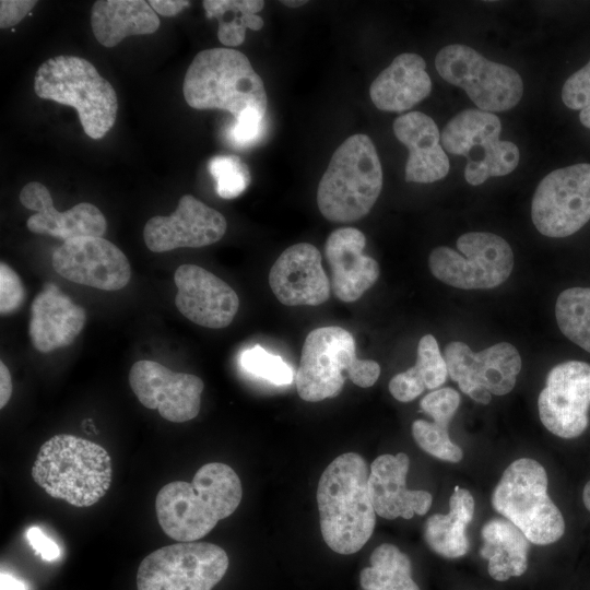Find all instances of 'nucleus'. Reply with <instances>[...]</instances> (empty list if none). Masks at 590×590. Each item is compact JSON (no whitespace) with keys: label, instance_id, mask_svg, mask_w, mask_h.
<instances>
[{"label":"nucleus","instance_id":"nucleus-43","mask_svg":"<svg viewBox=\"0 0 590 590\" xmlns=\"http://www.w3.org/2000/svg\"><path fill=\"white\" fill-rule=\"evenodd\" d=\"M27 538L35 553L40 555L44 560H54L59 557V546L47 538L39 528H31Z\"/></svg>","mask_w":590,"mask_h":590},{"label":"nucleus","instance_id":"nucleus-7","mask_svg":"<svg viewBox=\"0 0 590 590\" xmlns=\"http://www.w3.org/2000/svg\"><path fill=\"white\" fill-rule=\"evenodd\" d=\"M358 387H371L380 366L371 359H359L353 335L337 326L310 331L304 342L295 375L298 396L308 402L334 398L343 389L345 377Z\"/></svg>","mask_w":590,"mask_h":590},{"label":"nucleus","instance_id":"nucleus-39","mask_svg":"<svg viewBox=\"0 0 590 590\" xmlns=\"http://www.w3.org/2000/svg\"><path fill=\"white\" fill-rule=\"evenodd\" d=\"M25 291L17 273L5 262L0 263V314L16 311L23 304Z\"/></svg>","mask_w":590,"mask_h":590},{"label":"nucleus","instance_id":"nucleus-29","mask_svg":"<svg viewBox=\"0 0 590 590\" xmlns=\"http://www.w3.org/2000/svg\"><path fill=\"white\" fill-rule=\"evenodd\" d=\"M474 499L472 494L456 486L449 500L447 515L430 516L424 527V539L429 548L446 558L465 555L470 544L467 527L473 519Z\"/></svg>","mask_w":590,"mask_h":590},{"label":"nucleus","instance_id":"nucleus-10","mask_svg":"<svg viewBox=\"0 0 590 590\" xmlns=\"http://www.w3.org/2000/svg\"><path fill=\"white\" fill-rule=\"evenodd\" d=\"M457 249L459 252L440 246L428 258L433 275L453 287L493 288L504 283L512 271L511 247L496 234L465 233L457 239Z\"/></svg>","mask_w":590,"mask_h":590},{"label":"nucleus","instance_id":"nucleus-2","mask_svg":"<svg viewBox=\"0 0 590 590\" xmlns=\"http://www.w3.org/2000/svg\"><path fill=\"white\" fill-rule=\"evenodd\" d=\"M366 460L356 452L337 457L323 471L317 488L321 535L335 553L358 552L376 523Z\"/></svg>","mask_w":590,"mask_h":590},{"label":"nucleus","instance_id":"nucleus-47","mask_svg":"<svg viewBox=\"0 0 590 590\" xmlns=\"http://www.w3.org/2000/svg\"><path fill=\"white\" fill-rule=\"evenodd\" d=\"M579 119L582 126L590 129V105L580 110Z\"/></svg>","mask_w":590,"mask_h":590},{"label":"nucleus","instance_id":"nucleus-30","mask_svg":"<svg viewBox=\"0 0 590 590\" xmlns=\"http://www.w3.org/2000/svg\"><path fill=\"white\" fill-rule=\"evenodd\" d=\"M202 5L208 19L217 20V38L227 47L241 45L247 28L259 31L264 24L257 14L264 7L262 0H204Z\"/></svg>","mask_w":590,"mask_h":590},{"label":"nucleus","instance_id":"nucleus-32","mask_svg":"<svg viewBox=\"0 0 590 590\" xmlns=\"http://www.w3.org/2000/svg\"><path fill=\"white\" fill-rule=\"evenodd\" d=\"M555 316L562 333L590 353V287L563 291L556 300Z\"/></svg>","mask_w":590,"mask_h":590},{"label":"nucleus","instance_id":"nucleus-34","mask_svg":"<svg viewBox=\"0 0 590 590\" xmlns=\"http://www.w3.org/2000/svg\"><path fill=\"white\" fill-rule=\"evenodd\" d=\"M239 362L243 369L275 386L290 385L294 379L292 367L281 356L268 352L261 345L246 349Z\"/></svg>","mask_w":590,"mask_h":590},{"label":"nucleus","instance_id":"nucleus-5","mask_svg":"<svg viewBox=\"0 0 590 590\" xmlns=\"http://www.w3.org/2000/svg\"><path fill=\"white\" fill-rule=\"evenodd\" d=\"M381 188L382 168L371 139L353 134L334 151L318 185L317 204L331 222H354L369 213Z\"/></svg>","mask_w":590,"mask_h":590},{"label":"nucleus","instance_id":"nucleus-18","mask_svg":"<svg viewBox=\"0 0 590 590\" xmlns=\"http://www.w3.org/2000/svg\"><path fill=\"white\" fill-rule=\"evenodd\" d=\"M226 228L222 213L193 196L185 194L170 215H156L145 223L143 238L151 251L165 252L212 245L224 236Z\"/></svg>","mask_w":590,"mask_h":590},{"label":"nucleus","instance_id":"nucleus-8","mask_svg":"<svg viewBox=\"0 0 590 590\" xmlns=\"http://www.w3.org/2000/svg\"><path fill=\"white\" fill-rule=\"evenodd\" d=\"M494 509L536 545L558 541L565 520L547 494V474L536 460L521 458L504 471L492 494Z\"/></svg>","mask_w":590,"mask_h":590},{"label":"nucleus","instance_id":"nucleus-24","mask_svg":"<svg viewBox=\"0 0 590 590\" xmlns=\"http://www.w3.org/2000/svg\"><path fill=\"white\" fill-rule=\"evenodd\" d=\"M85 310L55 284H46L33 299L28 334L43 353L70 345L82 331Z\"/></svg>","mask_w":590,"mask_h":590},{"label":"nucleus","instance_id":"nucleus-37","mask_svg":"<svg viewBox=\"0 0 590 590\" xmlns=\"http://www.w3.org/2000/svg\"><path fill=\"white\" fill-rule=\"evenodd\" d=\"M460 404V394L452 388H441L427 393L420 403L421 410L438 425L448 427Z\"/></svg>","mask_w":590,"mask_h":590},{"label":"nucleus","instance_id":"nucleus-35","mask_svg":"<svg viewBox=\"0 0 590 590\" xmlns=\"http://www.w3.org/2000/svg\"><path fill=\"white\" fill-rule=\"evenodd\" d=\"M412 435L421 449L437 459L456 463L463 458L462 449L450 439L448 427L416 420L412 424Z\"/></svg>","mask_w":590,"mask_h":590},{"label":"nucleus","instance_id":"nucleus-38","mask_svg":"<svg viewBox=\"0 0 590 590\" xmlns=\"http://www.w3.org/2000/svg\"><path fill=\"white\" fill-rule=\"evenodd\" d=\"M266 115L248 110L235 119L228 129L227 138L237 148H248L259 142L263 135Z\"/></svg>","mask_w":590,"mask_h":590},{"label":"nucleus","instance_id":"nucleus-12","mask_svg":"<svg viewBox=\"0 0 590 590\" xmlns=\"http://www.w3.org/2000/svg\"><path fill=\"white\" fill-rule=\"evenodd\" d=\"M435 66L444 80L464 90L481 110L505 111L522 97L523 83L517 71L486 59L465 45L440 49Z\"/></svg>","mask_w":590,"mask_h":590},{"label":"nucleus","instance_id":"nucleus-21","mask_svg":"<svg viewBox=\"0 0 590 590\" xmlns=\"http://www.w3.org/2000/svg\"><path fill=\"white\" fill-rule=\"evenodd\" d=\"M20 202L37 213L27 220V228L35 234L49 235L64 241L79 237H103L107 222L92 203H79L66 212H59L46 186L38 181L26 184L20 193Z\"/></svg>","mask_w":590,"mask_h":590},{"label":"nucleus","instance_id":"nucleus-1","mask_svg":"<svg viewBox=\"0 0 590 590\" xmlns=\"http://www.w3.org/2000/svg\"><path fill=\"white\" fill-rule=\"evenodd\" d=\"M241 496L237 473L225 463L210 462L196 472L191 483L174 481L160 489L155 499L157 520L169 538L193 542L231 516Z\"/></svg>","mask_w":590,"mask_h":590},{"label":"nucleus","instance_id":"nucleus-46","mask_svg":"<svg viewBox=\"0 0 590 590\" xmlns=\"http://www.w3.org/2000/svg\"><path fill=\"white\" fill-rule=\"evenodd\" d=\"M0 590H27L25 583L11 575L1 573Z\"/></svg>","mask_w":590,"mask_h":590},{"label":"nucleus","instance_id":"nucleus-27","mask_svg":"<svg viewBox=\"0 0 590 590\" xmlns=\"http://www.w3.org/2000/svg\"><path fill=\"white\" fill-rule=\"evenodd\" d=\"M91 27L97 42L110 48L128 36L155 33L160 19L144 0H97L91 11Z\"/></svg>","mask_w":590,"mask_h":590},{"label":"nucleus","instance_id":"nucleus-11","mask_svg":"<svg viewBox=\"0 0 590 590\" xmlns=\"http://www.w3.org/2000/svg\"><path fill=\"white\" fill-rule=\"evenodd\" d=\"M228 568V556L208 542H178L145 556L137 590H212Z\"/></svg>","mask_w":590,"mask_h":590},{"label":"nucleus","instance_id":"nucleus-48","mask_svg":"<svg viewBox=\"0 0 590 590\" xmlns=\"http://www.w3.org/2000/svg\"><path fill=\"white\" fill-rule=\"evenodd\" d=\"M582 500L586 508L590 511V481L586 484L583 488Z\"/></svg>","mask_w":590,"mask_h":590},{"label":"nucleus","instance_id":"nucleus-49","mask_svg":"<svg viewBox=\"0 0 590 590\" xmlns=\"http://www.w3.org/2000/svg\"><path fill=\"white\" fill-rule=\"evenodd\" d=\"M281 3H283L285 7H288V8H298V7H302L304 5L305 3H307V1H304V0H286V1H281Z\"/></svg>","mask_w":590,"mask_h":590},{"label":"nucleus","instance_id":"nucleus-3","mask_svg":"<svg viewBox=\"0 0 590 590\" xmlns=\"http://www.w3.org/2000/svg\"><path fill=\"white\" fill-rule=\"evenodd\" d=\"M32 477L51 497L74 507H88L110 486L111 459L93 441L69 434L55 435L42 445Z\"/></svg>","mask_w":590,"mask_h":590},{"label":"nucleus","instance_id":"nucleus-41","mask_svg":"<svg viewBox=\"0 0 590 590\" xmlns=\"http://www.w3.org/2000/svg\"><path fill=\"white\" fill-rule=\"evenodd\" d=\"M425 389V385L416 377L411 368L397 374L389 382L390 393L400 402L413 401Z\"/></svg>","mask_w":590,"mask_h":590},{"label":"nucleus","instance_id":"nucleus-23","mask_svg":"<svg viewBox=\"0 0 590 590\" xmlns=\"http://www.w3.org/2000/svg\"><path fill=\"white\" fill-rule=\"evenodd\" d=\"M409 467L410 459L404 452L381 455L371 462L368 488L374 509L381 518L411 519L429 510L432 494L406 487Z\"/></svg>","mask_w":590,"mask_h":590},{"label":"nucleus","instance_id":"nucleus-19","mask_svg":"<svg viewBox=\"0 0 590 590\" xmlns=\"http://www.w3.org/2000/svg\"><path fill=\"white\" fill-rule=\"evenodd\" d=\"M174 281L178 290L176 307L188 320L210 329H222L233 321L239 298L219 276L199 266L182 264L175 271Z\"/></svg>","mask_w":590,"mask_h":590},{"label":"nucleus","instance_id":"nucleus-33","mask_svg":"<svg viewBox=\"0 0 590 590\" xmlns=\"http://www.w3.org/2000/svg\"><path fill=\"white\" fill-rule=\"evenodd\" d=\"M208 169L216 182V193L223 199L240 196L250 185L249 167L237 155H215L209 161Z\"/></svg>","mask_w":590,"mask_h":590},{"label":"nucleus","instance_id":"nucleus-42","mask_svg":"<svg viewBox=\"0 0 590 590\" xmlns=\"http://www.w3.org/2000/svg\"><path fill=\"white\" fill-rule=\"evenodd\" d=\"M37 4L36 0H1L0 27L16 25Z\"/></svg>","mask_w":590,"mask_h":590},{"label":"nucleus","instance_id":"nucleus-40","mask_svg":"<svg viewBox=\"0 0 590 590\" xmlns=\"http://www.w3.org/2000/svg\"><path fill=\"white\" fill-rule=\"evenodd\" d=\"M562 99L570 109H583L590 105V61L566 80Z\"/></svg>","mask_w":590,"mask_h":590},{"label":"nucleus","instance_id":"nucleus-6","mask_svg":"<svg viewBox=\"0 0 590 590\" xmlns=\"http://www.w3.org/2000/svg\"><path fill=\"white\" fill-rule=\"evenodd\" d=\"M34 91L40 98L76 109L84 132L94 140L102 139L116 121V91L84 58L47 59L36 71Z\"/></svg>","mask_w":590,"mask_h":590},{"label":"nucleus","instance_id":"nucleus-13","mask_svg":"<svg viewBox=\"0 0 590 590\" xmlns=\"http://www.w3.org/2000/svg\"><path fill=\"white\" fill-rule=\"evenodd\" d=\"M536 229L553 238L567 237L590 221V164L555 169L538 185L531 203Z\"/></svg>","mask_w":590,"mask_h":590},{"label":"nucleus","instance_id":"nucleus-17","mask_svg":"<svg viewBox=\"0 0 590 590\" xmlns=\"http://www.w3.org/2000/svg\"><path fill=\"white\" fill-rule=\"evenodd\" d=\"M129 384L142 405L157 409L169 422L190 421L200 411L204 384L196 375L175 373L157 362L142 359L132 365Z\"/></svg>","mask_w":590,"mask_h":590},{"label":"nucleus","instance_id":"nucleus-9","mask_svg":"<svg viewBox=\"0 0 590 590\" xmlns=\"http://www.w3.org/2000/svg\"><path fill=\"white\" fill-rule=\"evenodd\" d=\"M500 132V120L493 113L465 109L449 120L440 141L447 152L467 157L464 178L479 186L489 177L508 175L518 166V146L502 141Z\"/></svg>","mask_w":590,"mask_h":590},{"label":"nucleus","instance_id":"nucleus-14","mask_svg":"<svg viewBox=\"0 0 590 590\" xmlns=\"http://www.w3.org/2000/svg\"><path fill=\"white\" fill-rule=\"evenodd\" d=\"M448 375L474 401L488 404L492 396L509 393L521 369V357L510 343L500 342L474 353L463 342L452 341L445 349Z\"/></svg>","mask_w":590,"mask_h":590},{"label":"nucleus","instance_id":"nucleus-16","mask_svg":"<svg viewBox=\"0 0 590 590\" xmlns=\"http://www.w3.org/2000/svg\"><path fill=\"white\" fill-rule=\"evenodd\" d=\"M54 270L68 281L103 291H118L130 281L126 255L103 237H79L64 241L52 253Z\"/></svg>","mask_w":590,"mask_h":590},{"label":"nucleus","instance_id":"nucleus-25","mask_svg":"<svg viewBox=\"0 0 590 590\" xmlns=\"http://www.w3.org/2000/svg\"><path fill=\"white\" fill-rule=\"evenodd\" d=\"M397 139L409 149L408 182L429 184L447 176L450 164L435 121L421 111H410L393 122Z\"/></svg>","mask_w":590,"mask_h":590},{"label":"nucleus","instance_id":"nucleus-15","mask_svg":"<svg viewBox=\"0 0 590 590\" xmlns=\"http://www.w3.org/2000/svg\"><path fill=\"white\" fill-rule=\"evenodd\" d=\"M542 424L560 438H576L587 428L590 364L569 361L554 366L538 399Z\"/></svg>","mask_w":590,"mask_h":590},{"label":"nucleus","instance_id":"nucleus-31","mask_svg":"<svg viewBox=\"0 0 590 590\" xmlns=\"http://www.w3.org/2000/svg\"><path fill=\"white\" fill-rule=\"evenodd\" d=\"M370 566L361 570L364 590H420L411 575L408 555L390 543L377 546L370 555Z\"/></svg>","mask_w":590,"mask_h":590},{"label":"nucleus","instance_id":"nucleus-22","mask_svg":"<svg viewBox=\"0 0 590 590\" xmlns=\"http://www.w3.org/2000/svg\"><path fill=\"white\" fill-rule=\"evenodd\" d=\"M365 235L354 227L333 231L324 245L331 270V288L344 303L357 300L378 280V262L364 255Z\"/></svg>","mask_w":590,"mask_h":590},{"label":"nucleus","instance_id":"nucleus-20","mask_svg":"<svg viewBox=\"0 0 590 590\" xmlns=\"http://www.w3.org/2000/svg\"><path fill=\"white\" fill-rule=\"evenodd\" d=\"M269 285L286 306H318L330 296L321 255L309 243L290 246L280 255L269 272Z\"/></svg>","mask_w":590,"mask_h":590},{"label":"nucleus","instance_id":"nucleus-44","mask_svg":"<svg viewBox=\"0 0 590 590\" xmlns=\"http://www.w3.org/2000/svg\"><path fill=\"white\" fill-rule=\"evenodd\" d=\"M149 3L156 14L175 16L189 7L191 2L187 0H151Z\"/></svg>","mask_w":590,"mask_h":590},{"label":"nucleus","instance_id":"nucleus-45","mask_svg":"<svg viewBox=\"0 0 590 590\" xmlns=\"http://www.w3.org/2000/svg\"><path fill=\"white\" fill-rule=\"evenodd\" d=\"M12 379L7 365L0 362V408H4L12 394Z\"/></svg>","mask_w":590,"mask_h":590},{"label":"nucleus","instance_id":"nucleus-26","mask_svg":"<svg viewBox=\"0 0 590 590\" xmlns=\"http://www.w3.org/2000/svg\"><path fill=\"white\" fill-rule=\"evenodd\" d=\"M425 60L416 54H401L373 81L369 95L380 110L400 113L412 108L432 91Z\"/></svg>","mask_w":590,"mask_h":590},{"label":"nucleus","instance_id":"nucleus-36","mask_svg":"<svg viewBox=\"0 0 590 590\" xmlns=\"http://www.w3.org/2000/svg\"><path fill=\"white\" fill-rule=\"evenodd\" d=\"M426 389L434 390L447 379L448 369L438 343L432 334L421 338L414 366L410 367Z\"/></svg>","mask_w":590,"mask_h":590},{"label":"nucleus","instance_id":"nucleus-28","mask_svg":"<svg viewBox=\"0 0 590 590\" xmlns=\"http://www.w3.org/2000/svg\"><path fill=\"white\" fill-rule=\"evenodd\" d=\"M480 555L488 562V574L497 581L523 575L528 568L530 541L509 520L493 518L482 528Z\"/></svg>","mask_w":590,"mask_h":590},{"label":"nucleus","instance_id":"nucleus-4","mask_svg":"<svg viewBox=\"0 0 590 590\" xmlns=\"http://www.w3.org/2000/svg\"><path fill=\"white\" fill-rule=\"evenodd\" d=\"M182 93L187 104L199 110H226L235 119L248 110L267 114L268 97L261 76L248 58L233 48L198 52L187 69Z\"/></svg>","mask_w":590,"mask_h":590}]
</instances>
